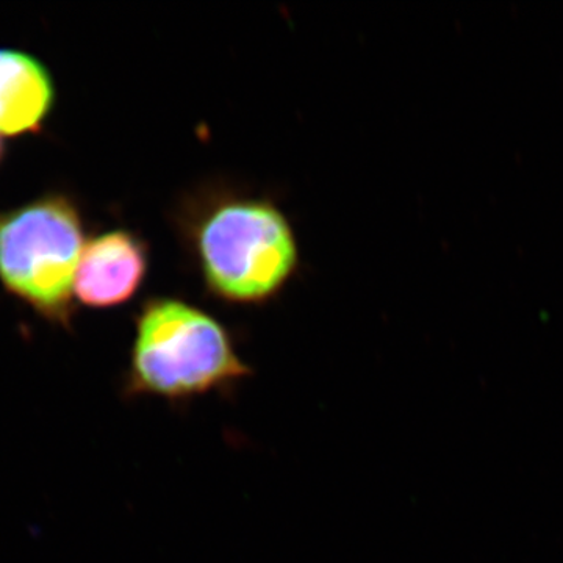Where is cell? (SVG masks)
<instances>
[{"instance_id": "7a4b0ae2", "label": "cell", "mask_w": 563, "mask_h": 563, "mask_svg": "<svg viewBox=\"0 0 563 563\" xmlns=\"http://www.w3.org/2000/svg\"><path fill=\"white\" fill-rule=\"evenodd\" d=\"M133 329L128 398L188 402L231 391L251 377L231 331L195 303L152 296L141 303Z\"/></svg>"}, {"instance_id": "6da1fadb", "label": "cell", "mask_w": 563, "mask_h": 563, "mask_svg": "<svg viewBox=\"0 0 563 563\" xmlns=\"http://www.w3.org/2000/svg\"><path fill=\"white\" fill-rule=\"evenodd\" d=\"M176 224L203 287L222 302L265 306L298 273L295 229L273 199L201 188L180 202Z\"/></svg>"}, {"instance_id": "5b68a950", "label": "cell", "mask_w": 563, "mask_h": 563, "mask_svg": "<svg viewBox=\"0 0 563 563\" xmlns=\"http://www.w3.org/2000/svg\"><path fill=\"white\" fill-rule=\"evenodd\" d=\"M57 103L51 69L36 55L0 47V139L38 135Z\"/></svg>"}, {"instance_id": "8992f818", "label": "cell", "mask_w": 563, "mask_h": 563, "mask_svg": "<svg viewBox=\"0 0 563 563\" xmlns=\"http://www.w3.org/2000/svg\"><path fill=\"white\" fill-rule=\"evenodd\" d=\"M7 157V146L5 143H3V140L0 139V166H2L3 161H5Z\"/></svg>"}, {"instance_id": "3957f363", "label": "cell", "mask_w": 563, "mask_h": 563, "mask_svg": "<svg viewBox=\"0 0 563 563\" xmlns=\"http://www.w3.org/2000/svg\"><path fill=\"white\" fill-rule=\"evenodd\" d=\"M85 221L69 192L52 190L0 210V285L36 317L70 329Z\"/></svg>"}, {"instance_id": "277c9868", "label": "cell", "mask_w": 563, "mask_h": 563, "mask_svg": "<svg viewBox=\"0 0 563 563\" xmlns=\"http://www.w3.org/2000/svg\"><path fill=\"white\" fill-rule=\"evenodd\" d=\"M150 272V244L135 231L109 229L85 243L74 299L90 309L120 307L135 298Z\"/></svg>"}]
</instances>
